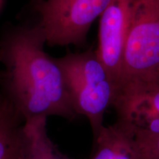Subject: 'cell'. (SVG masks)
<instances>
[{
	"label": "cell",
	"mask_w": 159,
	"mask_h": 159,
	"mask_svg": "<svg viewBox=\"0 0 159 159\" xmlns=\"http://www.w3.org/2000/svg\"><path fill=\"white\" fill-rule=\"evenodd\" d=\"M20 152L21 159H70L61 153L49 139L46 116L24 121L21 128Z\"/></svg>",
	"instance_id": "obj_7"
},
{
	"label": "cell",
	"mask_w": 159,
	"mask_h": 159,
	"mask_svg": "<svg viewBox=\"0 0 159 159\" xmlns=\"http://www.w3.org/2000/svg\"><path fill=\"white\" fill-rule=\"evenodd\" d=\"M0 105H1V101H0Z\"/></svg>",
	"instance_id": "obj_12"
},
{
	"label": "cell",
	"mask_w": 159,
	"mask_h": 159,
	"mask_svg": "<svg viewBox=\"0 0 159 159\" xmlns=\"http://www.w3.org/2000/svg\"><path fill=\"white\" fill-rule=\"evenodd\" d=\"M120 120L123 122L124 128L114 159H141L135 142L134 125L123 119Z\"/></svg>",
	"instance_id": "obj_11"
},
{
	"label": "cell",
	"mask_w": 159,
	"mask_h": 159,
	"mask_svg": "<svg viewBox=\"0 0 159 159\" xmlns=\"http://www.w3.org/2000/svg\"><path fill=\"white\" fill-rule=\"evenodd\" d=\"M24 121L7 99L0 105V159H21L20 139Z\"/></svg>",
	"instance_id": "obj_8"
},
{
	"label": "cell",
	"mask_w": 159,
	"mask_h": 159,
	"mask_svg": "<svg viewBox=\"0 0 159 159\" xmlns=\"http://www.w3.org/2000/svg\"><path fill=\"white\" fill-rule=\"evenodd\" d=\"M64 76L73 108L89 119L94 142L103 128L105 111L113 105L117 87L96 50L68 53L56 58Z\"/></svg>",
	"instance_id": "obj_2"
},
{
	"label": "cell",
	"mask_w": 159,
	"mask_h": 159,
	"mask_svg": "<svg viewBox=\"0 0 159 159\" xmlns=\"http://www.w3.org/2000/svg\"><path fill=\"white\" fill-rule=\"evenodd\" d=\"M46 39L36 25L11 35L0 47L5 72L0 75L7 97L24 121L58 116L72 120L75 112L63 73L56 58L45 52Z\"/></svg>",
	"instance_id": "obj_1"
},
{
	"label": "cell",
	"mask_w": 159,
	"mask_h": 159,
	"mask_svg": "<svg viewBox=\"0 0 159 159\" xmlns=\"http://www.w3.org/2000/svg\"><path fill=\"white\" fill-rule=\"evenodd\" d=\"M123 128V122L118 119L114 124L103 126L94 142L95 152L91 159H114Z\"/></svg>",
	"instance_id": "obj_9"
},
{
	"label": "cell",
	"mask_w": 159,
	"mask_h": 159,
	"mask_svg": "<svg viewBox=\"0 0 159 159\" xmlns=\"http://www.w3.org/2000/svg\"><path fill=\"white\" fill-rule=\"evenodd\" d=\"M135 129V142L141 159H159V132Z\"/></svg>",
	"instance_id": "obj_10"
},
{
	"label": "cell",
	"mask_w": 159,
	"mask_h": 159,
	"mask_svg": "<svg viewBox=\"0 0 159 159\" xmlns=\"http://www.w3.org/2000/svg\"><path fill=\"white\" fill-rule=\"evenodd\" d=\"M113 106L117 119L136 128L159 132V85L131 81L119 87Z\"/></svg>",
	"instance_id": "obj_6"
},
{
	"label": "cell",
	"mask_w": 159,
	"mask_h": 159,
	"mask_svg": "<svg viewBox=\"0 0 159 159\" xmlns=\"http://www.w3.org/2000/svg\"><path fill=\"white\" fill-rule=\"evenodd\" d=\"M133 0H111L99 17L96 52L118 90Z\"/></svg>",
	"instance_id": "obj_5"
},
{
	"label": "cell",
	"mask_w": 159,
	"mask_h": 159,
	"mask_svg": "<svg viewBox=\"0 0 159 159\" xmlns=\"http://www.w3.org/2000/svg\"><path fill=\"white\" fill-rule=\"evenodd\" d=\"M111 0H46L40 3L46 43L50 46H80L91 25L100 17Z\"/></svg>",
	"instance_id": "obj_4"
},
{
	"label": "cell",
	"mask_w": 159,
	"mask_h": 159,
	"mask_svg": "<svg viewBox=\"0 0 159 159\" xmlns=\"http://www.w3.org/2000/svg\"><path fill=\"white\" fill-rule=\"evenodd\" d=\"M131 81L159 85V0H133L119 88Z\"/></svg>",
	"instance_id": "obj_3"
}]
</instances>
